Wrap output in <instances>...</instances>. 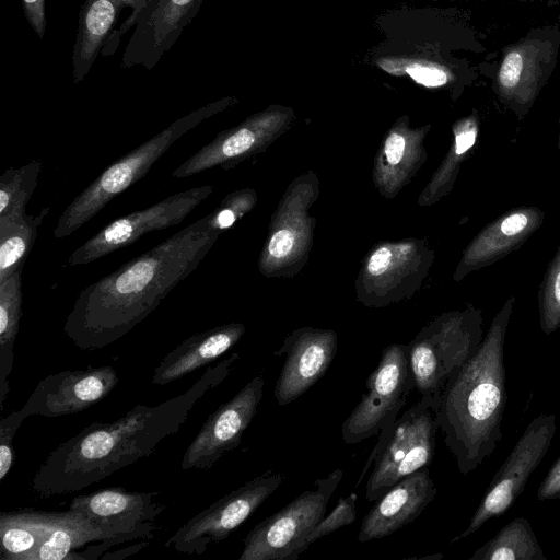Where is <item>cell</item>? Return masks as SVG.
I'll use <instances>...</instances> for the list:
<instances>
[{"mask_svg":"<svg viewBox=\"0 0 560 560\" xmlns=\"http://www.w3.org/2000/svg\"><path fill=\"white\" fill-rule=\"evenodd\" d=\"M221 232L209 214L78 294L63 332L81 350H100L126 336L203 260Z\"/></svg>","mask_w":560,"mask_h":560,"instance_id":"6da1fadb","label":"cell"},{"mask_svg":"<svg viewBox=\"0 0 560 560\" xmlns=\"http://www.w3.org/2000/svg\"><path fill=\"white\" fill-rule=\"evenodd\" d=\"M234 352L208 368L192 386L156 406L137 405L113 422H93L52 450L36 470L32 489L40 498L73 493L153 454L175 434L196 402L234 369Z\"/></svg>","mask_w":560,"mask_h":560,"instance_id":"7a4b0ae2","label":"cell"},{"mask_svg":"<svg viewBox=\"0 0 560 560\" xmlns=\"http://www.w3.org/2000/svg\"><path fill=\"white\" fill-rule=\"evenodd\" d=\"M514 303V295L504 302L477 351L441 394L440 430L463 476L482 464L502 440L508 400L504 342Z\"/></svg>","mask_w":560,"mask_h":560,"instance_id":"3957f363","label":"cell"},{"mask_svg":"<svg viewBox=\"0 0 560 560\" xmlns=\"http://www.w3.org/2000/svg\"><path fill=\"white\" fill-rule=\"evenodd\" d=\"M236 102L235 97L226 96L199 107L114 162L67 206L57 221L54 236L62 238L74 233L108 202L140 180L176 140Z\"/></svg>","mask_w":560,"mask_h":560,"instance_id":"277c9868","label":"cell"},{"mask_svg":"<svg viewBox=\"0 0 560 560\" xmlns=\"http://www.w3.org/2000/svg\"><path fill=\"white\" fill-rule=\"evenodd\" d=\"M441 396L421 395L420 399L382 429L355 487L372 468L365 486V499L378 500L390 487L409 474L428 467L434 457L440 430Z\"/></svg>","mask_w":560,"mask_h":560,"instance_id":"5b68a950","label":"cell"},{"mask_svg":"<svg viewBox=\"0 0 560 560\" xmlns=\"http://www.w3.org/2000/svg\"><path fill=\"white\" fill-rule=\"evenodd\" d=\"M482 311L471 304L442 313L407 345L420 395L441 396L448 378L477 351L483 339Z\"/></svg>","mask_w":560,"mask_h":560,"instance_id":"8992f818","label":"cell"},{"mask_svg":"<svg viewBox=\"0 0 560 560\" xmlns=\"http://www.w3.org/2000/svg\"><path fill=\"white\" fill-rule=\"evenodd\" d=\"M319 196V179L308 171L287 187L275 210L258 259L267 277H293L307 262L313 245L315 218L310 210Z\"/></svg>","mask_w":560,"mask_h":560,"instance_id":"52a82bcc","label":"cell"},{"mask_svg":"<svg viewBox=\"0 0 560 560\" xmlns=\"http://www.w3.org/2000/svg\"><path fill=\"white\" fill-rule=\"evenodd\" d=\"M341 469L314 481L285 506L254 526L244 538L238 560H296L305 539L325 516L327 504L342 479Z\"/></svg>","mask_w":560,"mask_h":560,"instance_id":"ba28073f","label":"cell"},{"mask_svg":"<svg viewBox=\"0 0 560 560\" xmlns=\"http://www.w3.org/2000/svg\"><path fill=\"white\" fill-rule=\"evenodd\" d=\"M435 252L427 240L382 242L366 254L358 273L355 300L366 307H385L411 299L422 285Z\"/></svg>","mask_w":560,"mask_h":560,"instance_id":"9c48e42d","label":"cell"},{"mask_svg":"<svg viewBox=\"0 0 560 560\" xmlns=\"http://www.w3.org/2000/svg\"><path fill=\"white\" fill-rule=\"evenodd\" d=\"M366 392L341 425L343 441L358 444L392 424L416 387L408 346H387L365 383Z\"/></svg>","mask_w":560,"mask_h":560,"instance_id":"30bf717a","label":"cell"},{"mask_svg":"<svg viewBox=\"0 0 560 560\" xmlns=\"http://www.w3.org/2000/svg\"><path fill=\"white\" fill-rule=\"evenodd\" d=\"M560 35L556 28L532 30L506 46L493 80L498 98L520 119L534 105L557 62Z\"/></svg>","mask_w":560,"mask_h":560,"instance_id":"8fae6325","label":"cell"},{"mask_svg":"<svg viewBox=\"0 0 560 560\" xmlns=\"http://www.w3.org/2000/svg\"><path fill=\"white\" fill-rule=\"evenodd\" d=\"M555 433V413L539 415L528 423L490 481L469 524L452 544L475 534L487 521L501 516L513 505L547 454Z\"/></svg>","mask_w":560,"mask_h":560,"instance_id":"7c38bea8","label":"cell"},{"mask_svg":"<svg viewBox=\"0 0 560 560\" xmlns=\"http://www.w3.org/2000/svg\"><path fill=\"white\" fill-rule=\"evenodd\" d=\"M284 476L268 470L220 498L189 518L165 542L185 555H202L243 524L281 485Z\"/></svg>","mask_w":560,"mask_h":560,"instance_id":"4fadbf2b","label":"cell"},{"mask_svg":"<svg viewBox=\"0 0 560 560\" xmlns=\"http://www.w3.org/2000/svg\"><path fill=\"white\" fill-rule=\"evenodd\" d=\"M214 191L203 185L165 197L144 209L119 217L79 246L69 257L70 266H80L121 249L145 233L177 225Z\"/></svg>","mask_w":560,"mask_h":560,"instance_id":"5bb4252c","label":"cell"},{"mask_svg":"<svg viewBox=\"0 0 560 560\" xmlns=\"http://www.w3.org/2000/svg\"><path fill=\"white\" fill-rule=\"evenodd\" d=\"M295 119L290 107L271 105L241 124L219 132L209 143L184 161L172 175L186 178L213 167L231 170L241 162L266 151V149Z\"/></svg>","mask_w":560,"mask_h":560,"instance_id":"9a60e30c","label":"cell"},{"mask_svg":"<svg viewBox=\"0 0 560 560\" xmlns=\"http://www.w3.org/2000/svg\"><path fill=\"white\" fill-rule=\"evenodd\" d=\"M265 380L256 375L213 411L184 453L182 469H209L236 448L258 411Z\"/></svg>","mask_w":560,"mask_h":560,"instance_id":"2e32d148","label":"cell"},{"mask_svg":"<svg viewBox=\"0 0 560 560\" xmlns=\"http://www.w3.org/2000/svg\"><path fill=\"white\" fill-rule=\"evenodd\" d=\"M117 383L110 365L59 372L44 377L20 410L25 418L77 413L108 396Z\"/></svg>","mask_w":560,"mask_h":560,"instance_id":"e0dca14e","label":"cell"},{"mask_svg":"<svg viewBox=\"0 0 560 560\" xmlns=\"http://www.w3.org/2000/svg\"><path fill=\"white\" fill-rule=\"evenodd\" d=\"M338 335L332 329L304 326L285 337L275 355L285 354L273 395L280 406L289 405L310 389L329 369L337 352Z\"/></svg>","mask_w":560,"mask_h":560,"instance_id":"ac0fdd59","label":"cell"},{"mask_svg":"<svg viewBox=\"0 0 560 560\" xmlns=\"http://www.w3.org/2000/svg\"><path fill=\"white\" fill-rule=\"evenodd\" d=\"M203 0H152L138 15L121 58L124 68L151 70L192 21Z\"/></svg>","mask_w":560,"mask_h":560,"instance_id":"d6986e66","label":"cell"},{"mask_svg":"<svg viewBox=\"0 0 560 560\" xmlns=\"http://www.w3.org/2000/svg\"><path fill=\"white\" fill-rule=\"evenodd\" d=\"M544 222L545 212L536 206L516 207L495 218L463 250L453 279L460 281L517 250Z\"/></svg>","mask_w":560,"mask_h":560,"instance_id":"ffe728a7","label":"cell"},{"mask_svg":"<svg viewBox=\"0 0 560 560\" xmlns=\"http://www.w3.org/2000/svg\"><path fill=\"white\" fill-rule=\"evenodd\" d=\"M158 494L156 491L136 492L107 488L73 498L69 509L82 513L116 535L137 533L152 537L153 520L166 509L156 501Z\"/></svg>","mask_w":560,"mask_h":560,"instance_id":"44dd1931","label":"cell"},{"mask_svg":"<svg viewBox=\"0 0 560 560\" xmlns=\"http://www.w3.org/2000/svg\"><path fill=\"white\" fill-rule=\"evenodd\" d=\"M430 129L431 125L412 128L409 117L402 116L386 132L372 170L373 184L383 197H396L425 163L424 140Z\"/></svg>","mask_w":560,"mask_h":560,"instance_id":"7402d4cb","label":"cell"},{"mask_svg":"<svg viewBox=\"0 0 560 560\" xmlns=\"http://www.w3.org/2000/svg\"><path fill=\"white\" fill-rule=\"evenodd\" d=\"M436 491L428 467L404 477L368 512L358 540L366 542L384 538L412 523L433 501Z\"/></svg>","mask_w":560,"mask_h":560,"instance_id":"603a6c76","label":"cell"},{"mask_svg":"<svg viewBox=\"0 0 560 560\" xmlns=\"http://www.w3.org/2000/svg\"><path fill=\"white\" fill-rule=\"evenodd\" d=\"M246 331L242 323H229L197 332L170 351L156 365L154 385H166L219 359Z\"/></svg>","mask_w":560,"mask_h":560,"instance_id":"cb8c5ba5","label":"cell"},{"mask_svg":"<svg viewBox=\"0 0 560 560\" xmlns=\"http://www.w3.org/2000/svg\"><path fill=\"white\" fill-rule=\"evenodd\" d=\"M40 533V545L33 560H67L77 548L91 541L118 536L80 512L24 510Z\"/></svg>","mask_w":560,"mask_h":560,"instance_id":"d4e9b609","label":"cell"},{"mask_svg":"<svg viewBox=\"0 0 560 560\" xmlns=\"http://www.w3.org/2000/svg\"><path fill=\"white\" fill-rule=\"evenodd\" d=\"M124 7V0L84 1L71 57L74 83H80L91 70Z\"/></svg>","mask_w":560,"mask_h":560,"instance_id":"484cf974","label":"cell"},{"mask_svg":"<svg viewBox=\"0 0 560 560\" xmlns=\"http://www.w3.org/2000/svg\"><path fill=\"white\" fill-rule=\"evenodd\" d=\"M480 131V118L476 110L457 119L453 127V140L431 180L421 191L418 205L428 207L451 192L460 165L476 144Z\"/></svg>","mask_w":560,"mask_h":560,"instance_id":"4316f807","label":"cell"},{"mask_svg":"<svg viewBox=\"0 0 560 560\" xmlns=\"http://www.w3.org/2000/svg\"><path fill=\"white\" fill-rule=\"evenodd\" d=\"M22 270L0 282V410L9 394L13 366V347L22 315Z\"/></svg>","mask_w":560,"mask_h":560,"instance_id":"83f0119b","label":"cell"},{"mask_svg":"<svg viewBox=\"0 0 560 560\" xmlns=\"http://www.w3.org/2000/svg\"><path fill=\"white\" fill-rule=\"evenodd\" d=\"M469 560H547L527 518L518 516L479 547Z\"/></svg>","mask_w":560,"mask_h":560,"instance_id":"f1b7e54d","label":"cell"},{"mask_svg":"<svg viewBox=\"0 0 560 560\" xmlns=\"http://www.w3.org/2000/svg\"><path fill=\"white\" fill-rule=\"evenodd\" d=\"M48 210L45 208L36 215L0 221V282L23 269Z\"/></svg>","mask_w":560,"mask_h":560,"instance_id":"f546056e","label":"cell"},{"mask_svg":"<svg viewBox=\"0 0 560 560\" xmlns=\"http://www.w3.org/2000/svg\"><path fill=\"white\" fill-rule=\"evenodd\" d=\"M42 170L39 160L5 170L0 176V221L25 217Z\"/></svg>","mask_w":560,"mask_h":560,"instance_id":"4dcf8cb0","label":"cell"},{"mask_svg":"<svg viewBox=\"0 0 560 560\" xmlns=\"http://www.w3.org/2000/svg\"><path fill=\"white\" fill-rule=\"evenodd\" d=\"M40 545V533L24 511L1 512L0 558L33 560Z\"/></svg>","mask_w":560,"mask_h":560,"instance_id":"1f68e13d","label":"cell"},{"mask_svg":"<svg viewBox=\"0 0 560 560\" xmlns=\"http://www.w3.org/2000/svg\"><path fill=\"white\" fill-rule=\"evenodd\" d=\"M376 65L389 74L408 75L417 84L425 88H441L451 83L453 73L443 65L421 58L383 57Z\"/></svg>","mask_w":560,"mask_h":560,"instance_id":"d6a6232c","label":"cell"},{"mask_svg":"<svg viewBox=\"0 0 560 560\" xmlns=\"http://www.w3.org/2000/svg\"><path fill=\"white\" fill-rule=\"evenodd\" d=\"M540 329L545 335L560 327V245L547 266L538 291Z\"/></svg>","mask_w":560,"mask_h":560,"instance_id":"836d02e7","label":"cell"},{"mask_svg":"<svg viewBox=\"0 0 560 560\" xmlns=\"http://www.w3.org/2000/svg\"><path fill=\"white\" fill-rule=\"evenodd\" d=\"M257 202V194L252 188H243L226 195L220 203L208 213L211 225L221 233L230 229Z\"/></svg>","mask_w":560,"mask_h":560,"instance_id":"e575fe53","label":"cell"},{"mask_svg":"<svg viewBox=\"0 0 560 560\" xmlns=\"http://www.w3.org/2000/svg\"><path fill=\"white\" fill-rule=\"evenodd\" d=\"M358 495L354 492L340 498L332 511L324 516L311 530L305 539V547L308 548L319 538L327 536L337 529L350 525L355 521Z\"/></svg>","mask_w":560,"mask_h":560,"instance_id":"d590c367","label":"cell"},{"mask_svg":"<svg viewBox=\"0 0 560 560\" xmlns=\"http://www.w3.org/2000/svg\"><path fill=\"white\" fill-rule=\"evenodd\" d=\"M26 418L21 410L12 411L0 420V481H3L13 464V439Z\"/></svg>","mask_w":560,"mask_h":560,"instance_id":"8d00e7d4","label":"cell"},{"mask_svg":"<svg viewBox=\"0 0 560 560\" xmlns=\"http://www.w3.org/2000/svg\"><path fill=\"white\" fill-rule=\"evenodd\" d=\"M23 12L30 26L38 38L46 32L45 0H22Z\"/></svg>","mask_w":560,"mask_h":560,"instance_id":"74e56055","label":"cell"},{"mask_svg":"<svg viewBox=\"0 0 560 560\" xmlns=\"http://www.w3.org/2000/svg\"><path fill=\"white\" fill-rule=\"evenodd\" d=\"M539 501L560 499V457L556 459L537 489Z\"/></svg>","mask_w":560,"mask_h":560,"instance_id":"f35d334b","label":"cell"},{"mask_svg":"<svg viewBox=\"0 0 560 560\" xmlns=\"http://www.w3.org/2000/svg\"><path fill=\"white\" fill-rule=\"evenodd\" d=\"M127 7L132 9L129 18L122 23L119 31L116 33L117 36L124 35L131 26L135 25L139 13L152 1V0H124Z\"/></svg>","mask_w":560,"mask_h":560,"instance_id":"ab89813d","label":"cell"},{"mask_svg":"<svg viewBox=\"0 0 560 560\" xmlns=\"http://www.w3.org/2000/svg\"><path fill=\"white\" fill-rule=\"evenodd\" d=\"M557 145H558V149L560 150V119H559V133H558Z\"/></svg>","mask_w":560,"mask_h":560,"instance_id":"60d3db41","label":"cell"}]
</instances>
